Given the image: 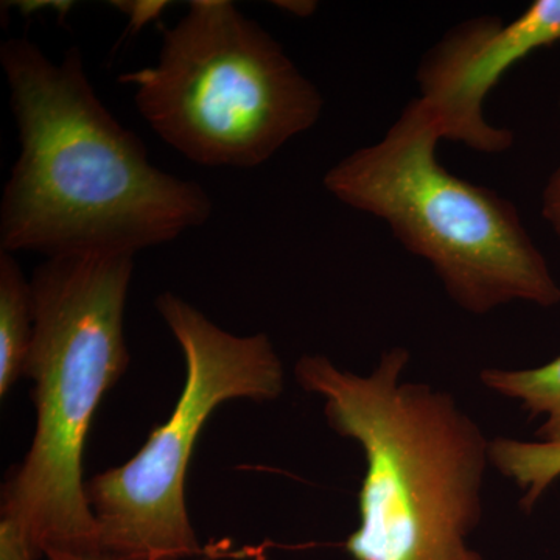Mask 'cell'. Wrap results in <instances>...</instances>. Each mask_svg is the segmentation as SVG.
Wrapping results in <instances>:
<instances>
[{
	"label": "cell",
	"instance_id": "1",
	"mask_svg": "<svg viewBox=\"0 0 560 560\" xmlns=\"http://www.w3.org/2000/svg\"><path fill=\"white\" fill-rule=\"evenodd\" d=\"M0 65L20 142L0 201V250L136 256L208 223V191L150 161L98 98L79 47L54 62L13 38Z\"/></svg>",
	"mask_w": 560,
	"mask_h": 560
},
{
	"label": "cell",
	"instance_id": "2",
	"mask_svg": "<svg viewBox=\"0 0 560 560\" xmlns=\"http://www.w3.org/2000/svg\"><path fill=\"white\" fill-rule=\"evenodd\" d=\"M405 348L383 353L370 375L304 355L296 381L324 399L331 430L359 442L366 474L353 560H482L467 547L482 512L490 442L451 394L401 383Z\"/></svg>",
	"mask_w": 560,
	"mask_h": 560
},
{
	"label": "cell",
	"instance_id": "3",
	"mask_svg": "<svg viewBox=\"0 0 560 560\" xmlns=\"http://www.w3.org/2000/svg\"><path fill=\"white\" fill-rule=\"evenodd\" d=\"M135 257L73 254L46 259L31 279V451L3 486L2 517L16 523L38 559L102 552L86 497L83 456L95 411L130 364L125 307Z\"/></svg>",
	"mask_w": 560,
	"mask_h": 560
},
{
	"label": "cell",
	"instance_id": "4",
	"mask_svg": "<svg viewBox=\"0 0 560 560\" xmlns=\"http://www.w3.org/2000/svg\"><path fill=\"white\" fill-rule=\"evenodd\" d=\"M440 140L433 110L415 98L378 142L330 167L324 187L348 208L385 221L463 311L486 315L514 301L558 305L559 283L517 206L442 167Z\"/></svg>",
	"mask_w": 560,
	"mask_h": 560
},
{
	"label": "cell",
	"instance_id": "5",
	"mask_svg": "<svg viewBox=\"0 0 560 560\" xmlns=\"http://www.w3.org/2000/svg\"><path fill=\"white\" fill-rule=\"evenodd\" d=\"M140 116L186 160L256 168L323 116L316 84L230 0H191L154 66L119 77Z\"/></svg>",
	"mask_w": 560,
	"mask_h": 560
},
{
	"label": "cell",
	"instance_id": "6",
	"mask_svg": "<svg viewBox=\"0 0 560 560\" xmlns=\"http://www.w3.org/2000/svg\"><path fill=\"white\" fill-rule=\"evenodd\" d=\"M186 361V382L171 419L151 431L127 463L86 481L101 548L121 560H191L205 556L186 504V475L210 415L228 400L278 399L282 361L268 335L238 337L172 291L156 298Z\"/></svg>",
	"mask_w": 560,
	"mask_h": 560
},
{
	"label": "cell",
	"instance_id": "7",
	"mask_svg": "<svg viewBox=\"0 0 560 560\" xmlns=\"http://www.w3.org/2000/svg\"><path fill=\"white\" fill-rule=\"evenodd\" d=\"M558 43L560 0H536L506 24L480 16L445 33L418 68L419 98L440 121L442 139L485 154L510 150L514 135L490 124L486 98L518 61Z\"/></svg>",
	"mask_w": 560,
	"mask_h": 560
},
{
	"label": "cell",
	"instance_id": "8",
	"mask_svg": "<svg viewBox=\"0 0 560 560\" xmlns=\"http://www.w3.org/2000/svg\"><path fill=\"white\" fill-rule=\"evenodd\" d=\"M33 340V298L14 254L0 250V397L25 375Z\"/></svg>",
	"mask_w": 560,
	"mask_h": 560
},
{
	"label": "cell",
	"instance_id": "9",
	"mask_svg": "<svg viewBox=\"0 0 560 560\" xmlns=\"http://www.w3.org/2000/svg\"><path fill=\"white\" fill-rule=\"evenodd\" d=\"M480 378L493 393L521 401L530 418L547 415V422L537 431V436L560 444V355L534 370L489 368L481 371Z\"/></svg>",
	"mask_w": 560,
	"mask_h": 560
},
{
	"label": "cell",
	"instance_id": "10",
	"mask_svg": "<svg viewBox=\"0 0 560 560\" xmlns=\"http://www.w3.org/2000/svg\"><path fill=\"white\" fill-rule=\"evenodd\" d=\"M490 463L525 489L522 506L530 510L556 478L560 477V444L499 440L490 442Z\"/></svg>",
	"mask_w": 560,
	"mask_h": 560
},
{
	"label": "cell",
	"instance_id": "11",
	"mask_svg": "<svg viewBox=\"0 0 560 560\" xmlns=\"http://www.w3.org/2000/svg\"><path fill=\"white\" fill-rule=\"evenodd\" d=\"M35 550L20 526L10 518H0V560H36Z\"/></svg>",
	"mask_w": 560,
	"mask_h": 560
},
{
	"label": "cell",
	"instance_id": "12",
	"mask_svg": "<svg viewBox=\"0 0 560 560\" xmlns=\"http://www.w3.org/2000/svg\"><path fill=\"white\" fill-rule=\"evenodd\" d=\"M541 217L560 237V165L551 173L541 191Z\"/></svg>",
	"mask_w": 560,
	"mask_h": 560
},
{
	"label": "cell",
	"instance_id": "13",
	"mask_svg": "<svg viewBox=\"0 0 560 560\" xmlns=\"http://www.w3.org/2000/svg\"><path fill=\"white\" fill-rule=\"evenodd\" d=\"M114 5L117 7L120 11H124L127 14L128 20H130V25L132 32H138L139 28H142L143 25L149 24V22L158 20L161 16L162 11L167 9V2H114Z\"/></svg>",
	"mask_w": 560,
	"mask_h": 560
},
{
	"label": "cell",
	"instance_id": "14",
	"mask_svg": "<svg viewBox=\"0 0 560 560\" xmlns=\"http://www.w3.org/2000/svg\"><path fill=\"white\" fill-rule=\"evenodd\" d=\"M272 5L298 18L312 16L318 9V3L311 2V0H279V2H272Z\"/></svg>",
	"mask_w": 560,
	"mask_h": 560
},
{
	"label": "cell",
	"instance_id": "15",
	"mask_svg": "<svg viewBox=\"0 0 560 560\" xmlns=\"http://www.w3.org/2000/svg\"><path fill=\"white\" fill-rule=\"evenodd\" d=\"M49 560H121L113 558V556L105 555V552H94V555H69V552H55V555L47 556ZM191 560H212L208 555L200 556V558Z\"/></svg>",
	"mask_w": 560,
	"mask_h": 560
},
{
	"label": "cell",
	"instance_id": "16",
	"mask_svg": "<svg viewBox=\"0 0 560 560\" xmlns=\"http://www.w3.org/2000/svg\"><path fill=\"white\" fill-rule=\"evenodd\" d=\"M259 560H267V559H265V558H259Z\"/></svg>",
	"mask_w": 560,
	"mask_h": 560
}]
</instances>
